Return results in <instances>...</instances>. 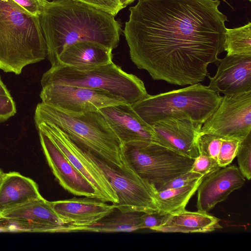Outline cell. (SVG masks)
Instances as JSON below:
<instances>
[{"instance_id": "cell-29", "label": "cell", "mask_w": 251, "mask_h": 251, "mask_svg": "<svg viewBox=\"0 0 251 251\" xmlns=\"http://www.w3.org/2000/svg\"><path fill=\"white\" fill-rule=\"evenodd\" d=\"M86 4L97 9L107 12L113 16L124 7L120 0H74Z\"/></svg>"}, {"instance_id": "cell-21", "label": "cell", "mask_w": 251, "mask_h": 251, "mask_svg": "<svg viewBox=\"0 0 251 251\" xmlns=\"http://www.w3.org/2000/svg\"><path fill=\"white\" fill-rule=\"evenodd\" d=\"M220 221L207 212L184 209L170 214L166 222L154 230L165 233H206L223 228Z\"/></svg>"}, {"instance_id": "cell-23", "label": "cell", "mask_w": 251, "mask_h": 251, "mask_svg": "<svg viewBox=\"0 0 251 251\" xmlns=\"http://www.w3.org/2000/svg\"><path fill=\"white\" fill-rule=\"evenodd\" d=\"M204 177L181 187L156 190L155 198L158 211L163 214H172L185 209L190 199Z\"/></svg>"}, {"instance_id": "cell-28", "label": "cell", "mask_w": 251, "mask_h": 251, "mask_svg": "<svg viewBox=\"0 0 251 251\" xmlns=\"http://www.w3.org/2000/svg\"><path fill=\"white\" fill-rule=\"evenodd\" d=\"M221 168L216 159L204 154H199L194 159L190 171L207 176Z\"/></svg>"}, {"instance_id": "cell-36", "label": "cell", "mask_w": 251, "mask_h": 251, "mask_svg": "<svg viewBox=\"0 0 251 251\" xmlns=\"http://www.w3.org/2000/svg\"><path fill=\"white\" fill-rule=\"evenodd\" d=\"M4 173L0 169V179L3 176Z\"/></svg>"}, {"instance_id": "cell-37", "label": "cell", "mask_w": 251, "mask_h": 251, "mask_svg": "<svg viewBox=\"0 0 251 251\" xmlns=\"http://www.w3.org/2000/svg\"><path fill=\"white\" fill-rule=\"evenodd\" d=\"M249 1H251V0H248Z\"/></svg>"}, {"instance_id": "cell-27", "label": "cell", "mask_w": 251, "mask_h": 251, "mask_svg": "<svg viewBox=\"0 0 251 251\" xmlns=\"http://www.w3.org/2000/svg\"><path fill=\"white\" fill-rule=\"evenodd\" d=\"M222 138V137L209 134L201 135L198 143L199 154L206 155L217 161Z\"/></svg>"}, {"instance_id": "cell-2", "label": "cell", "mask_w": 251, "mask_h": 251, "mask_svg": "<svg viewBox=\"0 0 251 251\" xmlns=\"http://www.w3.org/2000/svg\"><path fill=\"white\" fill-rule=\"evenodd\" d=\"M39 21L51 66L66 48L78 42H95L113 50L122 31L113 15L74 0L49 1Z\"/></svg>"}, {"instance_id": "cell-17", "label": "cell", "mask_w": 251, "mask_h": 251, "mask_svg": "<svg viewBox=\"0 0 251 251\" xmlns=\"http://www.w3.org/2000/svg\"><path fill=\"white\" fill-rule=\"evenodd\" d=\"M50 203L55 212L71 227L73 232L84 231L87 227L96 223L115 208L114 204L88 197Z\"/></svg>"}, {"instance_id": "cell-14", "label": "cell", "mask_w": 251, "mask_h": 251, "mask_svg": "<svg viewBox=\"0 0 251 251\" xmlns=\"http://www.w3.org/2000/svg\"><path fill=\"white\" fill-rule=\"evenodd\" d=\"M202 126L188 119L170 118L151 126L156 143L195 159L199 155L198 143Z\"/></svg>"}, {"instance_id": "cell-15", "label": "cell", "mask_w": 251, "mask_h": 251, "mask_svg": "<svg viewBox=\"0 0 251 251\" xmlns=\"http://www.w3.org/2000/svg\"><path fill=\"white\" fill-rule=\"evenodd\" d=\"M99 110L123 144L135 141L155 142L152 127L130 104L122 102Z\"/></svg>"}, {"instance_id": "cell-8", "label": "cell", "mask_w": 251, "mask_h": 251, "mask_svg": "<svg viewBox=\"0 0 251 251\" xmlns=\"http://www.w3.org/2000/svg\"><path fill=\"white\" fill-rule=\"evenodd\" d=\"M102 170L118 198L115 208L121 211H158L155 198L156 189L140 176L126 161L114 167L85 151Z\"/></svg>"}, {"instance_id": "cell-33", "label": "cell", "mask_w": 251, "mask_h": 251, "mask_svg": "<svg viewBox=\"0 0 251 251\" xmlns=\"http://www.w3.org/2000/svg\"><path fill=\"white\" fill-rule=\"evenodd\" d=\"M16 113V105L12 97L0 96V122L6 121Z\"/></svg>"}, {"instance_id": "cell-3", "label": "cell", "mask_w": 251, "mask_h": 251, "mask_svg": "<svg viewBox=\"0 0 251 251\" xmlns=\"http://www.w3.org/2000/svg\"><path fill=\"white\" fill-rule=\"evenodd\" d=\"M34 121L54 125L78 147L110 165L120 167L126 162L123 144L99 110L72 112L41 102Z\"/></svg>"}, {"instance_id": "cell-4", "label": "cell", "mask_w": 251, "mask_h": 251, "mask_svg": "<svg viewBox=\"0 0 251 251\" xmlns=\"http://www.w3.org/2000/svg\"><path fill=\"white\" fill-rule=\"evenodd\" d=\"M47 56L39 17L12 0H0V69L19 75Z\"/></svg>"}, {"instance_id": "cell-12", "label": "cell", "mask_w": 251, "mask_h": 251, "mask_svg": "<svg viewBox=\"0 0 251 251\" xmlns=\"http://www.w3.org/2000/svg\"><path fill=\"white\" fill-rule=\"evenodd\" d=\"M17 230L39 232H73L53 210L50 201L42 197L0 214Z\"/></svg>"}, {"instance_id": "cell-24", "label": "cell", "mask_w": 251, "mask_h": 251, "mask_svg": "<svg viewBox=\"0 0 251 251\" xmlns=\"http://www.w3.org/2000/svg\"><path fill=\"white\" fill-rule=\"evenodd\" d=\"M224 51L227 55L251 56V23L225 31Z\"/></svg>"}, {"instance_id": "cell-1", "label": "cell", "mask_w": 251, "mask_h": 251, "mask_svg": "<svg viewBox=\"0 0 251 251\" xmlns=\"http://www.w3.org/2000/svg\"><path fill=\"white\" fill-rule=\"evenodd\" d=\"M220 0H139L123 31L132 61L154 80L203 81L224 51L227 17Z\"/></svg>"}, {"instance_id": "cell-5", "label": "cell", "mask_w": 251, "mask_h": 251, "mask_svg": "<svg viewBox=\"0 0 251 251\" xmlns=\"http://www.w3.org/2000/svg\"><path fill=\"white\" fill-rule=\"evenodd\" d=\"M222 96L200 83L155 95L131 105L149 125L170 118L188 119L203 125L218 107Z\"/></svg>"}, {"instance_id": "cell-16", "label": "cell", "mask_w": 251, "mask_h": 251, "mask_svg": "<svg viewBox=\"0 0 251 251\" xmlns=\"http://www.w3.org/2000/svg\"><path fill=\"white\" fill-rule=\"evenodd\" d=\"M216 65L214 76H208L211 89L224 95L251 91V56L226 55Z\"/></svg>"}, {"instance_id": "cell-20", "label": "cell", "mask_w": 251, "mask_h": 251, "mask_svg": "<svg viewBox=\"0 0 251 251\" xmlns=\"http://www.w3.org/2000/svg\"><path fill=\"white\" fill-rule=\"evenodd\" d=\"M112 51L95 42H78L63 51L56 65L61 64L85 69L105 65L112 62Z\"/></svg>"}, {"instance_id": "cell-7", "label": "cell", "mask_w": 251, "mask_h": 251, "mask_svg": "<svg viewBox=\"0 0 251 251\" xmlns=\"http://www.w3.org/2000/svg\"><path fill=\"white\" fill-rule=\"evenodd\" d=\"M125 159L135 172L156 190L189 171L194 159L154 142L123 144Z\"/></svg>"}, {"instance_id": "cell-6", "label": "cell", "mask_w": 251, "mask_h": 251, "mask_svg": "<svg viewBox=\"0 0 251 251\" xmlns=\"http://www.w3.org/2000/svg\"><path fill=\"white\" fill-rule=\"evenodd\" d=\"M58 84L100 90L132 105L147 97L144 82L113 62L85 69L58 64L42 76L41 86Z\"/></svg>"}, {"instance_id": "cell-32", "label": "cell", "mask_w": 251, "mask_h": 251, "mask_svg": "<svg viewBox=\"0 0 251 251\" xmlns=\"http://www.w3.org/2000/svg\"><path fill=\"white\" fill-rule=\"evenodd\" d=\"M32 15H41L50 0H12Z\"/></svg>"}, {"instance_id": "cell-22", "label": "cell", "mask_w": 251, "mask_h": 251, "mask_svg": "<svg viewBox=\"0 0 251 251\" xmlns=\"http://www.w3.org/2000/svg\"><path fill=\"white\" fill-rule=\"evenodd\" d=\"M144 212L121 211L115 208L107 216L84 231L98 232H132L142 229L141 216Z\"/></svg>"}, {"instance_id": "cell-13", "label": "cell", "mask_w": 251, "mask_h": 251, "mask_svg": "<svg viewBox=\"0 0 251 251\" xmlns=\"http://www.w3.org/2000/svg\"><path fill=\"white\" fill-rule=\"evenodd\" d=\"M37 130L47 161L61 186L75 196L99 200L93 186L75 168L50 138L42 130Z\"/></svg>"}, {"instance_id": "cell-30", "label": "cell", "mask_w": 251, "mask_h": 251, "mask_svg": "<svg viewBox=\"0 0 251 251\" xmlns=\"http://www.w3.org/2000/svg\"><path fill=\"white\" fill-rule=\"evenodd\" d=\"M203 176H204L189 171L166 182L156 190L162 191L181 187L189 184Z\"/></svg>"}, {"instance_id": "cell-11", "label": "cell", "mask_w": 251, "mask_h": 251, "mask_svg": "<svg viewBox=\"0 0 251 251\" xmlns=\"http://www.w3.org/2000/svg\"><path fill=\"white\" fill-rule=\"evenodd\" d=\"M42 87L40 94L42 102L72 112L98 111L107 106L124 102L100 90L58 84H48Z\"/></svg>"}, {"instance_id": "cell-9", "label": "cell", "mask_w": 251, "mask_h": 251, "mask_svg": "<svg viewBox=\"0 0 251 251\" xmlns=\"http://www.w3.org/2000/svg\"><path fill=\"white\" fill-rule=\"evenodd\" d=\"M202 125L201 135L209 134L242 141L251 132V91L224 95Z\"/></svg>"}, {"instance_id": "cell-19", "label": "cell", "mask_w": 251, "mask_h": 251, "mask_svg": "<svg viewBox=\"0 0 251 251\" xmlns=\"http://www.w3.org/2000/svg\"><path fill=\"white\" fill-rule=\"evenodd\" d=\"M41 197L36 183L18 172L4 173L0 179V214Z\"/></svg>"}, {"instance_id": "cell-10", "label": "cell", "mask_w": 251, "mask_h": 251, "mask_svg": "<svg viewBox=\"0 0 251 251\" xmlns=\"http://www.w3.org/2000/svg\"><path fill=\"white\" fill-rule=\"evenodd\" d=\"M37 129L44 131L75 168L93 186L99 200L116 204L118 198L106 175L83 150L74 143L59 128L45 122L35 123Z\"/></svg>"}, {"instance_id": "cell-34", "label": "cell", "mask_w": 251, "mask_h": 251, "mask_svg": "<svg viewBox=\"0 0 251 251\" xmlns=\"http://www.w3.org/2000/svg\"><path fill=\"white\" fill-rule=\"evenodd\" d=\"M0 96H11L0 76Z\"/></svg>"}, {"instance_id": "cell-26", "label": "cell", "mask_w": 251, "mask_h": 251, "mask_svg": "<svg viewBox=\"0 0 251 251\" xmlns=\"http://www.w3.org/2000/svg\"><path fill=\"white\" fill-rule=\"evenodd\" d=\"M241 142L236 139L223 137L217 158L220 168L226 167L232 162Z\"/></svg>"}, {"instance_id": "cell-25", "label": "cell", "mask_w": 251, "mask_h": 251, "mask_svg": "<svg viewBox=\"0 0 251 251\" xmlns=\"http://www.w3.org/2000/svg\"><path fill=\"white\" fill-rule=\"evenodd\" d=\"M239 170L243 176L251 178V132L240 143L236 154Z\"/></svg>"}, {"instance_id": "cell-35", "label": "cell", "mask_w": 251, "mask_h": 251, "mask_svg": "<svg viewBox=\"0 0 251 251\" xmlns=\"http://www.w3.org/2000/svg\"><path fill=\"white\" fill-rule=\"evenodd\" d=\"M120 2L122 6L125 8L127 5L130 4V3H132L133 1H134L135 0H120Z\"/></svg>"}, {"instance_id": "cell-18", "label": "cell", "mask_w": 251, "mask_h": 251, "mask_svg": "<svg viewBox=\"0 0 251 251\" xmlns=\"http://www.w3.org/2000/svg\"><path fill=\"white\" fill-rule=\"evenodd\" d=\"M245 182V178L234 165L223 167L205 176L197 190L198 210L208 213Z\"/></svg>"}, {"instance_id": "cell-31", "label": "cell", "mask_w": 251, "mask_h": 251, "mask_svg": "<svg viewBox=\"0 0 251 251\" xmlns=\"http://www.w3.org/2000/svg\"><path fill=\"white\" fill-rule=\"evenodd\" d=\"M170 214H163L158 211L144 212L141 216L142 229L149 228L154 230L164 224Z\"/></svg>"}]
</instances>
